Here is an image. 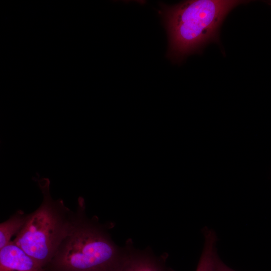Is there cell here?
<instances>
[{"mask_svg":"<svg viewBox=\"0 0 271 271\" xmlns=\"http://www.w3.org/2000/svg\"><path fill=\"white\" fill-rule=\"evenodd\" d=\"M204 248L196 271H217L219 259L216 250L217 236L212 230L204 229Z\"/></svg>","mask_w":271,"mask_h":271,"instance_id":"8992f818","label":"cell"},{"mask_svg":"<svg viewBox=\"0 0 271 271\" xmlns=\"http://www.w3.org/2000/svg\"><path fill=\"white\" fill-rule=\"evenodd\" d=\"M76 217L46 271H118L125 247L116 244L102 225L86 215L79 198Z\"/></svg>","mask_w":271,"mask_h":271,"instance_id":"7a4b0ae2","label":"cell"},{"mask_svg":"<svg viewBox=\"0 0 271 271\" xmlns=\"http://www.w3.org/2000/svg\"><path fill=\"white\" fill-rule=\"evenodd\" d=\"M0 271H46L12 240L0 249Z\"/></svg>","mask_w":271,"mask_h":271,"instance_id":"5b68a950","label":"cell"},{"mask_svg":"<svg viewBox=\"0 0 271 271\" xmlns=\"http://www.w3.org/2000/svg\"><path fill=\"white\" fill-rule=\"evenodd\" d=\"M217 271H235L223 263L219 258L217 261Z\"/></svg>","mask_w":271,"mask_h":271,"instance_id":"ba28073f","label":"cell"},{"mask_svg":"<svg viewBox=\"0 0 271 271\" xmlns=\"http://www.w3.org/2000/svg\"><path fill=\"white\" fill-rule=\"evenodd\" d=\"M28 214L18 210L0 224V249L10 243L12 237L21 231L27 221Z\"/></svg>","mask_w":271,"mask_h":271,"instance_id":"52a82bcc","label":"cell"},{"mask_svg":"<svg viewBox=\"0 0 271 271\" xmlns=\"http://www.w3.org/2000/svg\"><path fill=\"white\" fill-rule=\"evenodd\" d=\"M247 1L190 0L163 6L161 15L169 38L167 56L181 62L201 53L211 43H220L221 26L228 13Z\"/></svg>","mask_w":271,"mask_h":271,"instance_id":"6da1fadb","label":"cell"},{"mask_svg":"<svg viewBox=\"0 0 271 271\" xmlns=\"http://www.w3.org/2000/svg\"><path fill=\"white\" fill-rule=\"evenodd\" d=\"M124 255L118 271H167L163 260L147 249L134 248L127 243Z\"/></svg>","mask_w":271,"mask_h":271,"instance_id":"277c9868","label":"cell"},{"mask_svg":"<svg viewBox=\"0 0 271 271\" xmlns=\"http://www.w3.org/2000/svg\"><path fill=\"white\" fill-rule=\"evenodd\" d=\"M37 182L43 194L42 203L28 214L26 222L13 241L46 269L72 229L76 213L62 200L52 198L48 178Z\"/></svg>","mask_w":271,"mask_h":271,"instance_id":"3957f363","label":"cell"}]
</instances>
